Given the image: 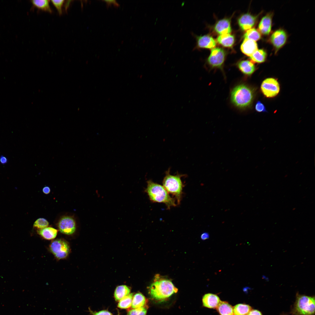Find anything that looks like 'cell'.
I'll return each instance as SVG.
<instances>
[{
  "label": "cell",
  "instance_id": "6da1fadb",
  "mask_svg": "<svg viewBox=\"0 0 315 315\" xmlns=\"http://www.w3.org/2000/svg\"><path fill=\"white\" fill-rule=\"evenodd\" d=\"M148 290L152 298L161 300L166 299L176 293L178 289L170 280L157 274L155 276L153 282L149 286Z\"/></svg>",
  "mask_w": 315,
  "mask_h": 315
},
{
  "label": "cell",
  "instance_id": "7a4b0ae2",
  "mask_svg": "<svg viewBox=\"0 0 315 315\" xmlns=\"http://www.w3.org/2000/svg\"><path fill=\"white\" fill-rule=\"evenodd\" d=\"M145 191L152 202L164 203L168 209L177 205L175 198L171 197L163 186L154 183L151 180L147 181V186Z\"/></svg>",
  "mask_w": 315,
  "mask_h": 315
},
{
  "label": "cell",
  "instance_id": "3957f363",
  "mask_svg": "<svg viewBox=\"0 0 315 315\" xmlns=\"http://www.w3.org/2000/svg\"><path fill=\"white\" fill-rule=\"evenodd\" d=\"M253 89L245 84L238 85L231 92L230 99L232 104L240 109H245L251 105L254 97Z\"/></svg>",
  "mask_w": 315,
  "mask_h": 315
},
{
  "label": "cell",
  "instance_id": "277c9868",
  "mask_svg": "<svg viewBox=\"0 0 315 315\" xmlns=\"http://www.w3.org/2000/svg\"><path fill=\"white\" fill-rule=\"evenodd\" d=\"M170 172L169 168L165 172L162 182L163 186L169 193L175 197L177 203L179 205L182 199L183 189L184 186L181 178L186 175L178 173L176 175H172Z\"/></svg>",
  "mask_w": 315,
  "mask_h": 315
},
{
  "label": "cell",
  "instance_id": "5b68a950",
  "mask_svg": "<svg viewBox=\"0 0 315 315\" xmlns=\"http://www.w3.org/2000/svg\"><path fill=\"white\" fill-rule=\"evenodd\" d=\"M291 313L293 315H315V297L297 293Z\"/></svg>",
  "mask_w": 315,
  "mask_h": 315
},
{
  "label": "cell",
  "instance_id": "8992f818",
  "mask_svg": "<svg viewBox=\"0 0 315 315\" xmlns=\"http://www.w3.org/2000/svg\"><path fill=\"white\" fill-rule=\"evenodd\" d=\"M49 249L51 252L58 259L66 258L70 251V246L67 242L60 239L53 241L50 244Z\"/></svg>",
  "mask_w": 315,
  "mask_h": 315
},
{
  "label": "cell",
  "instance_id": "52a82bcc",
  "mask_svg": "<svg viewBox=\"0 0 315 315\" xmlns=\"http://www.w3.org/2000/svg\"><path fill=\"white\" fill-rule=\"evenodd\" d=\"M225 56V52L222 48H213L208 58V64L212 68H218L223 70Z\"/></svg>",
  "mask_w": 315,
  "mask_h": 315
},
{
  "label": "cell",
  "instance_id": "ba28073f",
  "mask_svg": "<svg viewBox=\"0 0 315 315\" xmlns=\"http://www.w3.org/2000/svg\"><path fill=\"white\" fill-rule=\"evenodd\" d=\"M262 93L267 97H272L279 93L280 86L278 81L273 78H268L263 81L261 86Z\"/></svg>",
  "mask_w": 315,
  "mask_h": 315
},
{
  "label": "cell",
  "instance_id": "9c48e42d",
  "mask_svg": "<svg viewBox=\"0 0 315 315\" xmlns=\"http://www.w3.org/2000/svg\"><path fill=\"white\" fill-rule=\"evenodd\" d=\"M57 227L60 232L66 235H71L75 231L76 223L74 218L70 216H63L58 223Z\"/></svg>",
  "mask_w": 315,
  "mask_h": 315
},
{
  "label": "cell",
  "instance_id": "30bf717a",
  "mask_svg": "<svg viewBox=\"0 0 315 315\" xmlns=\"http://www.w3.org/2000/svg\"><path fill=\"white\" fill-rule=\"evenodd\" d=\"M287 38V34L285 31L279 29L276 31L272 34L270 41L273 46L278 50L285 44Z\"/></svg>",
  "mask_w": 315,
  "mask_h": 315
},
{
  "label": "cell",
  "instance_id": "8fae6325",
  "mask_svg": "<svg viewBox=\"0 0 315 315\" xmlns=\"http://www.w3.org/2000/svg\"><path fill=\"white\" fill-rule=\"evenodd\" d=\"M256 18V17L250 14H245L242 15L238 19V24L243 30H247L254 26Z\"/></svg>",
  "mask_w": 315,
  "mask_h": 315
},
{
  "label": "cell",
  "instance_id": "7c38bea8",
  "mask_svg": "<svg viewBox=\"0 0 315 315\" xmlns=\"http://www.w3.org/2000/svg\"><path fill=\"white\" fill-rule=\"evenodd\" d=\"M197 40L196 47L197 48L212 49L216 46V42L211 36L204 35L196 36Z\"/></svg>",
  "mask_w": 315,
  "mask_h": 315
},
{
  "label": "cell",
  "instance_id": "4fadbf2b",
  "mask_svg": "<svg viewBox=\"0 0 315 315\" xmlns=\"http://www.w3.org/2000/svg\"><path fill=\"white\" fill-rule=\"evenodd\" d=\"M221 301L218 296L211 293L205 294L202 299L203 306L209 308H216Z\"/></svg>",
  "mask_w": 315,
  "mask_h": 315
},
{
  "label": "cell",
  "instance_id": "5bb4252c",
  "mask_svg": "<svg viewBox=\"0 0 315 315\" xmlns=\"http://www.w3.org/2000/svg\"><path fill=\"white\" fill-rule=\"evenodd\" d=\"M272 14H268L263 17L258 25L260 32L262 34L268 35L271 31Z\"/></svg>",
  "mask_w": 315,
  "mask_h": 315
},
{
  "label": "cell",
  "instance_id": "9a60e30c",
  "mask_svg": "<svg viewBox=\"0 0 315 315\" xmlns=\"http://www.w3.org/2000/svg\"><path fill=\"white\" fill-rule=\"evenodd\" d=\"M215 31L220 35L230 34L231 32L230 20L228 19H223L218 21L215 25Z\"/></svg>",
  "mask_w": 315,
  "mask_h": 315
},
{
  "label": "cell",
  "instance_id": "2e32d148",
  "mask_svg": "<svg viewBox=\"0 0 315 315\" xmlns=\"http://www.w3.org/2000/svg\"><path fill=\"white\" fill-rule=\"evenodd\" d=\"M241 50L245 55L251 57L258 50V46L256 41L245 39L241 46Z\"/></svg>",
  "mask_w": 315,
  "mask_h": 315
},
{
  "label": "cell",
  "instance_id": "e0dca14e",
  "mask_svg": "<svg viewBox=\"0 0 315 315\" xmlns=\"http://www.w3.org/2000/svg\"><path fill=\"white\" fill-rule=\"evenodd\" d=\"M238 67L240 71L244 75L249 76L255 71V67L254 64L247 60H242L238 62Z\"/></svg>",
  "mask_w": 315,
  "mask_h": 315
},
{
  "label": "cell",
  "instance_id": "ac0fdd59",
  "mask_svg": "<svg viewBox=\"0 0 315 315\" xmlns=\"http://www.w3.org/2000/svg\"><path fill=\"white\" fill-rule=\"evenodd\" d=\"M37 232L43 238L48 240L55 238L57 233V230L51 227H47L42 229H38Z\"/></svg>",
  "mask_w": 315,
  "mask_h": 315
},
{
  "label": "cell",
  "instance_id": "d6986e66",
  "mask_svg": "<svg viewBox=\"0 0 315 315\" xmlns=\"http://www.w3.org/2000/svg\"><path fill=\"white\" fill-rule=\"evenodd\" d=\"M235 40L234 36L230 34L220 35L217 38L218 43L227 47H231L234 43Z\"/></svg>",
  "mask_w": 315,
  "mask_h": 315
},
{
  "label": "cell",
  "instance_id": "ffe728a7",
  "mask_svg": "<svg viewBox=\"0 0 315 315\" xmlns=\"http://www.w3.org/2000/svg\"><path fill=\"white\" fill-rule=\"evenodd\" d=\"M130 289L125 285L118 286L115 289L114 293L115 300L116 301L120 300L130 293Z\"/></svg>",
  "mask_w": 315,
  "mask_h": 315
},
{
  "label": "cell",
  "instance_id": "44dd1931",
  "mask_svg": "<svg viewBox=\"0 0 315 315\" xmlns=\"http://www.w3.org/2000/svg\"><path fill=\"white\" fill-rule=\"evenodd\" d=\"M216 309L220 315H234L233 307L227 302L221 301Z\"/></svg>",
  "mask_w": 315,
  "mask_h": 315
},
{
  "label": "cell",
  "instance_id": "7402d4cb",
  "mask_svg": "<svg viewBox=\"0 0 315 315\" xmlns=\"http://www.w3.org/2000/svg\"><path fill=\"white\" fill-rule=\"evenodd\" d=\"M146 302V298L143 294L136 293L133 296L131 307L133 309L145 307Z\"/></svg>",
  "mask_w": 315,
  "mask_h": 315
},
{
  "label": "cell",
  "instance_id": "603a6c76",
  "mask_svg": "<svg viewBox=\"0 0 315 315\" xmlns=\"http://www.w3.org/2000/svg\"><path fill=\"white\" fill-rule=\"evenodd\" d=\"M234 315H247L252 309L249 305L244 304H239L233 307Z\"/></svg>",
  "mask_w": 315,
  "mask_h": 315
},
{
  "label": "cell",
  "instance_id": "cb8c5ba5",
  "mask_svg": "<svg viewBox=\"0 0 315 315\" xmlns=\"http://www.w3.org/2000/svg\"><path fill=\"white\" fill-rule=\"evenodd\" d=\"M267 56L266 52L263 49L257 50L250 57L253 62L261 63L265 62Z\"/></svg>",
  "mask_w": 315,
  "mask_h": 315
},
{
  "label": "cell",
  "instance_id": "d4e9b609",
  "mask_svg": "<svg viewBox=\"0 0 315 315\" xmlns=\"http://www.w3.org/2000/svg\"><path fill=\"white\" fill-rule=\"evenodd\" d=\"M31 2L35 7L50 13L52 12L48 0H34L31 1Z\"/></svg>",
  "mask_w": 315,
  "mask_h": 315
},
{
  "label": "cell",
  "instance_id": "484cf974",
  "mask_svg": "<svg viewBox=\"0 0 315 315\" xmlns=\"http://www.w3.org/2000/svg\"><path fill=\"white\" fill-rule=\"evenodd\" d=\"M133 296V293H131L124 297L119 301L118 307L122 309L129 308L131 306Z\"/></svg>",
  "mask_w": 315,
  "mask_h": 315
},
{
  "label": "cell",
  "instance_id": "4316f807",
  "mask_svg": "<svg viewBox=\"0 0 315 315\" xmlns=\"http://www.w3.org/2000/svg\"><path fill=\"white\" fill-rule=\"evenodd\" d=\"M244 39H247L257 41L261 38V35L259 32L254 28L250 29L247 30L244 35Z\"/></svg>",
  "mask_w": 315,
  "mask_h": 315
},
{
  "label": "cell",
  "instance_id": "83f0119b",
  "mask_svg": "<svg viewBox=\"0 0 315 315\" xmlns=\"http://www.w3.org/2000/svg\"><path fill=\"white\" fill-rule=\"evenodd\" d=\"M49 224L48 221L46 219L39 218L35 221L33 226L38 229H41L48 227Z\"/></svg>",
  "mask_w": 315,
  "mask_h": 315
},
{
  "label": "cell",
  "instance_id": "f1b7e54d",
  "mask_svg": "<svg viewBox=\"0 0 315 315\" xmlns=\"http://www.w3.org/2000/svg\"><path fill=\"white\" fill-rule=\"evenodd\" d=\"M146 313L147 309L144 307L130 309L127 315H146Z\"/></svg>",
  "mask_w": 315,
  "mask_h": 315
},
{
  "label": "cell",
  "instance_id": "f546056e",
  "mask_svg": "<svg viewBox=\"0 0 315 315\" xmlns=\"http://www.w3.org/2000/svg\"><path fill=\"white\" fill-rule=\"evenodd\" d=\"M64 1V0H51V1L59 13L60 15L62 13V7Z\"/></svg>",
  "mask_w": 315,
  "mask_h": 315
},
{
  "label": "cell",
  "instance_id": "4dcf8cb0",
  "mask_svg": "<svg viewBox=\"0 0 315 315\" xmlns=\"http://www.w3.org/2000/svg\"><path fill=\"white\" fill-rule=\"evenodd\" d=\"M255 109L258 112H266L265 107L264 105L260 101H258L255 105Z\"/></svg>",
  "mask_w": 315,
  "mask_h": 315
},
{
  "label": "cell",
  "instance_id": "1f68e13d",
  "mask_svg": "<svg viewBox=\"0 0 315 315\" xmlns=\"http://www.w3.org/2000/svg\"><path fill=\"white\" fill-rule=\"evenodd\" d=\"M90 312L92 315H112L111 313L106 310H102L98 312H93L90 310Z\"/></svg>",
  "mask_w": 315,
  "mask_h": 315
},
{
  "label": "cell",
  "instance_id": "d6a6232c",
  "mask_svg": "<svg viewBox=\"0 0 315 315\" xmlns=\"http://www.w3.org/2000/svg\"><path fill=\"white\" fill-rule=\"evenodd\" d=\"M103 1L106 2L108 7L109 6H111L112 4H113L115 6L117 7H119L120 6L119 4L116 0H103Z\"/></svg>",
  "mask_w": 315,
  "mask_h": 315
},
{
  "label": "cell",
  "instance_id": "836d02e7",
  "mask_svg": "<svg viewBox=\"0 0 315 315\" xmlns=\"http://www.w3.org/2000/svg\"><path fill=\"white\" fill-rule=\"evenodd\" d=\"M247 315H262V313L257 309H252Z\"/></svg>",
  "mask_w": 315,
  "mask_h": 315
},
{
  "label": "cell",
  "instance_id": "e575fe53",
  "mask_svg": "<svg viewBox=\"0 0 315 315\" xmlns=\"http://www.w3.org/2000/svg\"><path fill=\"white\" fill-rule=\"evenodd\" d=\"M8 162L7 158L5 156L1 155L0 157V162L2 164H6Z\"/></svg>",
  "mask_w": 315,
  "mask_h": 315
},
{
  "label": "cell",
  "instance_id": "d590c367",
  "mask_svg": "<svg viewBox=\"0 0 315 315\" xmlns=\"http://www.w3.org/2000/svg\"><path fill=\"white\" fill-rule=\"evenodd\" d=\"M209 235L208 233L205 232L202 234L201 236V238L202 240H204L208 239L209 238Z\"/></svg>",
  "mask_w": 315,
  "mask_h": 315
},
{
  "label": "cell",
  "instance_id": "8d00e7d4",
  "mask_svg": "<svg viewBox=\"0 0 315 315\" xmlns=\"http://www.w3.org/2000/svg\"><path fill=\"white\" fill-rule=\"evenodd\" d=\"M43 192L45 194H48L50 193V188L48 186L44 187L42 189Z\"/></svg>",
  "mask_w": 315,
  "mask_h": 315
},
{
  "label": "cell",
  "instance_id": "74e56055",
  "mask_svg": "<svg viewBox=\"0 0 315 315\" xmlns=\"http://www.w3.org/2000/svg\"></svg>",
  "mask_w": 315,
  "mask_h": 315
}]
</instances>
